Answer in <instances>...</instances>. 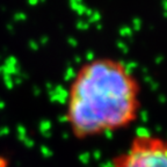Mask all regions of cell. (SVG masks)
I'll list each match as a JSON object with an SVG mask.
<instances>
[{
    "mask_svg": "<svg viewBox=\"0 0 167 167\" xmlns=\"http://www.w3.org/2000/svg\"><path fill=\"white\" fill-rule=\"evenodd\" d=\"M113 167H167V145L160 136L137 133L129 146L113 158Z\"/></svg>",
    "mask_w": 167,
    "mask_h": 167,
    "instance_id": "cell-2",
    "label": "cell"
},
{
    "mask_svg": "<svg viewBox=\"0 0 167 167\" xmlns=\"http://www.w3.org/2000/svg\"><path fill=\"white\" fill-rule=\"evenodd\" d=\"M142 85L121 59L108 56L82 63L66 96L65 121L79 141L131 127L141 114Z\"/></svg>",
    "mask_w": 167,
    "mask_h": 167,
    "instance_id": "cell-1",
    "label": "cell"
}]
</instances>
